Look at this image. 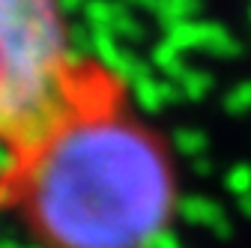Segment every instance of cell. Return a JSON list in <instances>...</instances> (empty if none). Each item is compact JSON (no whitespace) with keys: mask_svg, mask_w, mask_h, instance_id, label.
Returning a JSON list of instances; mask_svg holds the SVG:
<instances>
[{"mask_svg":"<svg viewBox=\"0 0 251 248\" xmlns=\"http://www.w3.org/2000/svg\"><path fill=\"white\" fill-rule=\"evenodd\" d=\"M69 0H0V147L60 99L84 63Z\"/></svg>","mask_w":251,"mask_h":248,"instance_id":"cell-2","label":"cell"},{"mask_svg":"<svg viewBox=\"0 0 251 248\" xmlns=\"http://www.w3.org/2000/svg\"><path fill=\"white\" fill-rule=\"evenodd\" d=\"M179 162L129 81L84 57L60 99L0 147V219L33 248H162Z\"/></svg>","mask_w":251,"mask_h":248,"instance_id":"cell-1","label":"cell"}]
</instances>
